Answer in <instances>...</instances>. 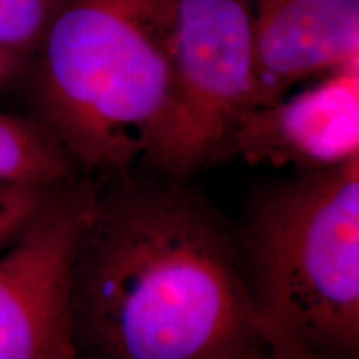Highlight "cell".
Wrapping results in <instances>:
<instances>
[{"label": "cell", "instance_id": "6da1fadb", "mask_svg": "<svg viewBox=\"0 0 359 359\" xmlns=\"http://www.w3.org/2000/svg\"><path fill=\"white\" fill-rule=\"evenodd\" d=\"M93 178L72 271L77 359H253L236 228L183 178Z\"/></svg>", "mask_w": 359, "mask_h": 359}, {"label": "cell", "instance_id": "7a4b0ae2", "mask_svg": "<svg viewBox=\"0 0 359 359\" xmlns=\"http://www.w3.org/2000/svg\"><path fill=\"white\" fill-rule=\"evenodd\" d=\"M175 0H72L30 60L35 118L83 173L154 165L172 105Z\"/></svg>", "mask_w": 359, "mask_h": 359}, {"label": "cell", "instance_id": "3957f363", "mask_svg": "<svg viewBox=\"0 0 359 359\" xmlns=\"http://www.w3.org/2000/svg\"><path fill=\"white\" fill-rule=\"evenodd\" d=\"M264 336L359 358V156L262 188L236 228Z\"/></svg>", "mask_w": 359, "mask_h": 359}, {"label": "cell", "instance_id": "277c9868", "mask_svg": "<svg viewBox=\"0 0 359 359\" xmlns=\"http://www.w3.org/2000/svg\"><path fill=\"white\" fill-rule=\"evenodd\" d=\"M251 0H175L172 105L151 167L187 178L223 160L246 111L258 105Z\"/></svg>", "mask_w": 359, "mask_h": 359}, {"label": "cell", "instance_id": "5b68a950", "mask_svg": "<svg viewBox=\"0 0 359 359\" xmlns=\"http://www.w3.org/2000/svg\"><path fill=\"white\" fill-rule=\"evenodd\" d=\"M93 180L57 193L0 258V359H77L72 271Z\"/></svg>", "mask_w": 359, "mask_h": 359}, {"label": "cell", "instance_id": "8992f818", "mask_svg": "<svg viewBox=\"0 0 359 359\" xmlns=\"http://www.w3.org/2000/svg\"><path fill=\"white\" fill-rule=\"evenodd\" d=\"M231 156L299 173L359 156V60L293 97L246 111L223 160Z\"/></svg>", "mask_w": 359, "mask_h": 359}, {"label": "cell", "instance_id": "52a82bcc", "mask_svg": "<svg viewBox=\"0 0 359 359\" xmlns=\"http://www.w3.org/2000/svg\"><path fill=\"white\" fill-rule=\"evenodd\" d=\"M257 103L359 60V0H258L251 24Z\"/></svg>", "mask_w": 359, "mask_h": 359}, {"label": "cell", "instance_id": "ba28073f", "mask_svg": "<svg viewBox=\"0 0 359 359\" xmlns=\"http://www.w3.org/2000/svg\"><path fill=\"white\" fill-rule=\"evenodd\" d=\"M83 172L37 118L0 114V183L58 187Z\"/></svg>", "mask_w": 359, "mask_h": 359}, {"label": "cell", "instance_id": "9c48e42d", "mask_svg": "<svg viewBox=\"0 0 359 359\" xmlns=\"http://www.w3.org/2000/svg\"><path fill=\"white\" fill-rule=\"evenodd\" d=\"M72 0H0V47L32 60Z\"/></svg>", "mask_w": 359, "mask_h": 359}, {"label": "cell", "instance_id": "30bf717a", "mask_svg": "<svg viewBox=\"0 0 359 359\" xmlns=\"http://www.w3.org/2000/svg\"><path fill=\"white\" fill-rule=\"evenodd\" d=\"M65 185L39 187L0 183V250L8 248Z\"/></svg>", "mask_w": 359, "mask_h": 359}, {"label": "cell", "instance_id": "8fae6325", "mask_svg": "<svg viewBox=\"0 0 359 359\" xmlns=\"http://www.w3.org/2000/svg\"><path fill=\"white\" fill-rule=\"evenodd\" d=\"M263 339L264 344L253 359H330L294 341L276 338V336H264Z\"/></svg>", "mask_w": 359, "mask_h": 359}, {"label": "cell", "instance_id": "7c38bea8", "mask_svg": "<svg viewBox=\"0 0 359 359\" xmlns=\"http://www.w3.org/2000/svg\"><path fill=\"white\" fill-rule=\"evenodd\" d=\"M30 58L8 50L6 47H0V90L6 88L8 83L17 80L29 70Z\"/></svg>", "mask_w": 359, "mask_h": 359}]
</instances>
